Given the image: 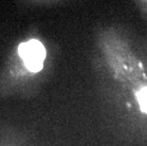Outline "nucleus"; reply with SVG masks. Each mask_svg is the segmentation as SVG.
<instances>
[{
  "mask_svg": "<svg viewBox=\"0 0 147 146\" xmlns=\"http://www.w3.org/2000/svg\"><path fill=\"white\" fill-rule=\"evenodd\" d=\"M18 53L23 59L27 68L32 72H38L42 69L46 57V49L37 40H30L22 43L18 46Z\"/></svg>",
  "mask_w": 147,
  "mask_h": 146,
  "instance_id": "nucleus-1",
  "label": "nucleus"
},
{
  "mask_svg": "<svg viewBox=\"0 0 147 146\" xmlns=\"http://www.w3.org/2000/svg\"><path fill=\"white\" fill-rule=\"evenodd\" d=\"M138 100L142 111L147 114V87L142 88L138 93Z\"/></svg>",
  "mask_w": 147,
  "mask_h": 146,
  "instance_id": "nucleus-2",
  "label": "nucleus"
}]
</instances>
